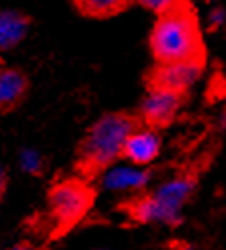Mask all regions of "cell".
<instances>
[{"label": "cell", "mask_w": 226, "mask_h": 250, "mask_svg": "<svg viewBox=\"0 0 226 250\" xmlns=\"http://www.w3.org/2000/svg\"><path fill=\"white\" fill-rule=\"evenodd\" d=\"M150 46L160 64L202 62L204 48L192 8L182 2L158 16L152 28Z\"/></svg>", "instance_id": "cell-1"}, {"label": "cell", "mask_w": 226, "mask_h": 250, "mask_svg": "<svg viewBox=\"0 0 226 250\" xmlns=\"http://www.w3.org/2000/svg\"><path fill=\"white\" fill-rule=\"evenodd\" d=\"M48 202L56 222L70 226L86 214L92 202V190L78 180H64L50 190Z\"/></svg>", "instance_id": "cell-4"}, {"label": "cell", "mask_w": 226, "mask_h": 250, "mask_svg": "<svg viewBox=\"0 0 226 250\" xmlns=\"http://www.w3.org/2000/svg\"><path fill=\"white\" fill-rule=\"evenodd\" d=\"M202 72V62H172L160 64L152 72V88H162L170 92H184L198 80Z\"/></svg>", "instance_id": "cell-5"}, {"label": "cell", "mask_w": 226, "mask_h": 250, "mask_svg": "<svg viewBox=\"0 0 226 250\" xmlns=\"http://www.w3.org/2000/svg\"><path fill=\"white\" fill-rule=\"evenodd\" d=\"M134 132V122L124 114H106L92 124L80 148V160L88 170H100L124 152V144Z\"/></svg>", "instance_id": "cell-2"}, {"label": "cell", "mask_w": 226, "mask_h": 250, "mask_svg": "<svg viewBox=\"0 0 226 250\" xmlns=\"http://www.w3.org/2000/svg\"><path fill=\"white\" fill-rule=\"evenodd\" d=\"M136 2H140L142 6L148 8V10H152V12L164 14V12L176 8L178 4H182L184 0H136Z\"/></svg>", "instance_id": "cell-12"}, {"label": "cell", "mask_w": 226, "mask_h": 250, "mask_svg": "<svg viewBox=\"0 0 226 250\" xmlns=\"http://www.w3.org/2000/svg\"><path fill=\"white\" fill-rule=\"evenodd\" d=\"M26 84L28 82L22 72L12 70V68L2 70V74H0V104H2L4 110L16 106L22 100L26 92Z\"/></svg>", "instance_id": "cell-10"}, {"label": "cell", "mask_w": 226, "mask_h": 250, "mask_svg": "<svg viewBox=\"0 0 226 250\" xmlns=\"http://www.w3.org/2000/svg\"><path fill=\"white\" fill-rule=\"evenodd\" d=\"M8 250H32V248L26 246V244H18V246H12V248H8Z\"/></svg>", "instance_id": "cell-14"}, {"label": "cell", "mask_w": 226, "mask_h": 250, "mask_svg": "<svg viewBox=\"0 0 226 250\" xmlns=\"http://www.w3.org/2000/svg\"><path fill=\"white\" fill-rule=\"evenodd\" d=\"M160 152V138L154 130H134L126 144H124V152L122 156L128 158L130 164H136V166H144V164H150Z\"/></svg>", "instance_id": "cell-8"}, {"label": "cell", "mask_w": 226, "mask_h": 250, "mask_svg": "<svg viewBox=\"0 0 226 250\" xmlns=\"http://www.w3.org/2000/svg\"><path fill=\"white\" fill-rule=\"evenodd\" d=\"M224 20V12L222 10H218V12H212V24H220Z\"/></svg>", "instance_id": "cell-13"}, {"label": "cell", "mask_w": 226, "mask_h": 250, "mask_svg": "<svg viewBox=\"0 0 226 250\" xmlns=\"http://www.w3.org/2000/svg\"><path fill=\"white\" fill-rule=\"evenodd\" d=\"M194 192V180L180 176L160 184L154 194L140 198L132 204V214L140 222H162L176 224L182 216V206Z\"/></svg>", "instance_id": "cell-3"}, {"label": "cell", "mask_w": 226, "mask_h": 250, "mask_svg": "<svg viewBox=\"0 0 226 250\" xmlns=\"http://www.w3.org/2000/svg\"><path fill=\"white\" fill-rule=\"evenodd\" d=\"M180 106V94L170 92V90H162V88H152L146 98L140 104V112L152 126H164L168 124Z\"/></svg>", "instance_id": "cell-6"}, {"label": "cell", "mask_w": 226, "mask_h": 250, "mask_svg": "<svg viewBox=\"0 0 226 250\" xmlns=\"http://www.w3.org/2000/svg\"><path fill=\"white\" fill-rule=\"evenodd\" d=\"M18 160H20V168H22L24 172H28V174H38L44 166V160H42V156H40V152H36L32 148H24L22 152H20Z\"/></svg>", "instance_id": "cell-11"}, {"label": "cell", "mask_w": 226, "mask_h": 250, "mask_svg": "<svg viewBox=\"0 0 226 250\" xmlns=\"http://www.w3.org/2000/svg\"><path fill=\"white\" fill-rule=\"evenodd\" d=\"M28 32V18L20 12L6 10L0 16V46L4 50L16 46Z\"/></svg>", "instance_id": "cell-9"}, {"label": "cell", "mask_w": 226, "mask_h": 250, "mask_svg": "<svg viewBox=\"0 0 226 250\" xmlns=\"http://www.w3.org/2000/svg\"><path fill=\"white\" fill-rule=\"evenodd\" d=\"M148 172L136 164H112L102 174V186L110 192H130L144 188Z\"/></svg>", "instance_id": "cell-7"}]
</instances>
